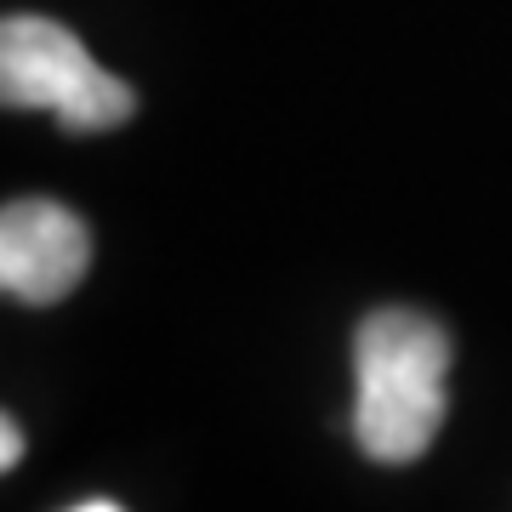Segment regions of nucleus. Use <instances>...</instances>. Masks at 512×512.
Returning a JSON list of instances; mask_svg holds the SVG:
<instances>
[{"mask_svg": "<svg viewBox=\"0 0 512 512\" xmlns=\"http://www.w3.org/2000/svg\"><path fill=\"white\" fill-rule=\"evenodd\" d=\"M69 512H126L120 501H80V507H69Z\"/></svg>", "mask_w": 512, "mask_h": 512, "instance_id": "nucleus-5", "label": "nucleus"}, {"mask_svg": "<svg viewBox=\"0 0 512 512\" xmlns=\"http://www.w3.org/2000/svg\"><path fill=\"white\" fill-rule=\"evenodd\" d=\"M0 97L12 109H46L69 131H114L137 114V92L52 18H6L0 29Z\"/></svg>", "mask_w": 512, "mask_h": 512, "instance_id": "nucleus-2", "label": "nucleus"}, {"mask_svg": "<svg viewBox=\"0 0 512 512\" xmlns=\"http://www.w3.org/2000/svg\"><path fill=\"white\" fill-rule=\"evenodd\" d=\"M92 268V234L57 200H12L0 217V285L12 302L52 308Z\"/></svg>", "mask_w": 512, "mask_h": 512, "instance_id": "nucleus-3", "label": "nucleus"}, {"mask_svg": "<svg viewBox=\"0 0 512 512\" xmlns=\"http://www.w3.org/2000/svg\"><path fill=\"white\" fill-rule=\"evenodd\" d=\"M18 456H23V433H18V421L6 416L0 421V467H18Z\"/></svg>", "mask_w": 512, "mask_h": 512, "instance_id": "nucleus-4", "label": "nucleus"}, {"mask_svg": "<svg viewBox=\"0 0 512 512\" xmlns=\"http://www.w3.org/2000/svg\"><path fill=\"white\" fill-rule=\"evenodd\" d=\"M450 336L416 308H376L353 336V439L370 461L404 467L444 427Z\"/></svg>", "mask_w": 512, "mask_h": 512, "instance_id": "nucleus-1", "label": "nucleus"}]
</instances>
